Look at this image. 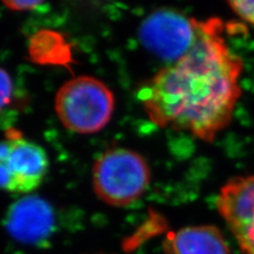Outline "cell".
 I'll return each instance as SVG.
<instances>
[{
	"mask_svg": "<svg viewBox=\"0 0 254 254\" xmlns=\"http://www.w3.org/2000/svg\"><path fill=\"white\" fill-rule=\"evenodd\" d=\"M115 95L100 79L82 75L64 84L55 97V111L62 124L77 133L90 134L109 123Z\"/></svg>",
	"mask_w": 254,
	"mask_h": 254,
	"instance_id": "3957f363",
	"label": "cell"
},
{
	"mask_svg": "<svg viewBox=\"0 0 254 254\" xmlns=\"http://www.w3.org/2000/svg\"><path fill=\"white\" fill-rule=\"evenodd\" d=\"M13 94V83L9 73L0 68V110L9 104Z\"/></svg>",
	"mask_w": 254,
	"mask_h": 254,
	"instance_id": "8fae6325",
	"label": "cell"
},
{
	"mask_svg": "<svg viewBox=\"0 0 254 254\" xmlns=\"http://www.w3.org/2000/svg\"><path fill=\"white\" fill-rule=\"evenodd\" d=\"M49 170L43 147L9 130L0 142V189L12 194H29L42 185Z\"/></svg>",
	"mask_w": 254,
	"mask_h": 254,
	"instance_id": "277c9868",
	"label": "cell"
},
{
	"mask_svg": "<svg viewBox=\"0 0 254 254\" xmlns=\"http://www.w3.org/2000/svg\"><path fill=\"white\" fill-rule=\"evenodd\" d=\"M1 1L13 11H27L34 9L44 0H1Z\"/></svg>",
	"mask_w": 254,
	"mask_h": 254,
	"instance_id": "7c38bea8",
	"label": "cell"
},
{
	"mask_svg": "<svg viewBox=\"0 0 254 254\" xmlns=\"http://www.w3.org/2000/svg\"><path fill=\"white\" fill-rule=\"evenodd\" d=\"M150 169L144 157L128 148H113L95 160L92 169L94 193L115 208H125L144 195Z\"/></svg>",
	"mask_w": 254,
	"mask_h": 254,
	"instance_id": "7a4b0ae2",
	"label": "cell"
},
{
	"mask_svg": "<svg viewBox=\"0 0 254 254\" xmlns=\"http://www.w3.org/2000/svg\"><path fill=\"white\" fill-rule=\"evenodd\" d=\"M216 204L242 250L254 254V174L229 179Z\"/></svg>",
	"mask_w": 254,
	"mask_h": 254,
	"instance_id": "8992f818",
	"label": "cell"
},
{
	"mask_svg": "<svg viewBox=\"0 0 254 254\" xmlns=\"http://www.w3.org/2000/svg\"><path fill=\"white\" fill-rule=\"evenodd\" d=\"M234 14L254 29V0H226Z\"/></svg>",
	"mask_w": 254,
	"mask_h": 254,
	"instance_id": "30bf717a",
	"label": "cell"
},
{
	"mask_svg": "<svg viewBox=\"0 0 254 254\" xmlns=\"http://www.w3.org/2000/svg\"><path fill=\"white\" fill-rule=\"evenodd\" d=\"M30 54L32 59L41 64L66 65L71 60L68 43L59 33L45 31L31 39Z\"/></svg>",
	"mask_w": 254,
	"mask_h": 254,
	"instance_id": "9c48e42d",
	"label": "cell"
},
{
	"mask_svg": "<svg viewBox=\"0 0 254 254\" xmlns=\"http://www.w3.org/2000/svg\"><path fill=\"white\" fill-rule=\"evenodd\" d=\"M198 21L175 10H158L142 22L140 41L157 58L173 64L192 49L198 36Z\"/></svg>",
	"mask_w": 254,
	"mask_h": 254,
	"instance_id": "5b68a950",
	"label": "cell"
},
{
	"mask_svg": "<svg viewBox=\"0 0 254 254\" xmlns=\"http://www.w3.org/2000/svg\"><path fill=\"white\" fill-rule=\"evenodd\" d=\"M226 28L217 17L198 21L192 49L142 86L139 99L155 124L206 143L231 124L243 95L244 62L230 49Z\"/></svg>",
	"mask_w": 254,
	"mask_h": 254,
	"instance_id": "6da1fadb",
	"label": "cell"
},
{
	"mask_svg": "<svg viewBox=\"0 0 254 254\" xmlns=\"http://www.w3.org/2000/svg\"><path fill=\"white\" fill-rule=\"evenodd\" d=\"M5 226L15 240L35 244L51 234L54 213L51 205L42 198L26 196L12 204L6 214Z\"/></svg>",
	"mask_w": 254,
	"mask_h": 254,
	"instance_id": "52a82bcc",
	"label": "cell"
},
{
	"mask_svg": "<svg viewBox=\"0 0 254 254\" xmlns=\"http://www.w3.org/2000/svg\"><path fill=\"white\" fill-rule=\"evenodd\" d=\"M168 254H229L228 245L214 226H196L170 232L164 241Z\"/></svg>",
	"mask_w": 254,
	"mask_h": 254,
	"instance_id": "ba28073f",
	"label": "cell"
}]
</instances>
